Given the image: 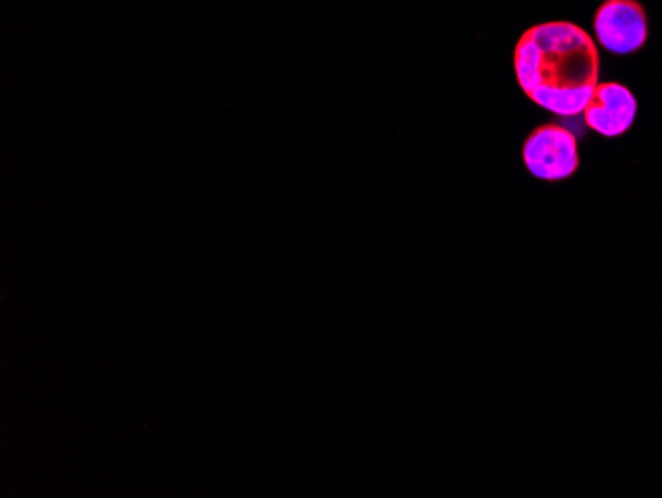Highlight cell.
Here are the masks:
<instances>
[{"instance_id":"obj_1","label":"cell","mask_w":662,"mask_h":498,"mask_svg":"<svg viewBox=\"0 0 662 498\" xmlns=\"http://www.w3.org/2000/svg\"><path fill=\"white\" fill-rule=\"evenodd\" d=\"M517 84L549 114H584L599 84V50L574 22L555 20L526 30L514 50Z\"/></svg>"},{"instance_id":"obj_2","label":"cell","mask_w":662,"mask_h":498,"mask_svg":"<svg viewBox=\"0 0 662 498\" xmlns=\"http://www.w3.org/2000/svg\"><path fill=\"white\" fill-rule=\"evenodd\" d=\"M522 157L527 171L542 181H564L579 167L577 139L559 124L536 127L524 141Z\"/></svg>"},{"instance_id":"obj_3","label":"cell","mask_w":662,"mask_h":498,"mask_svg":"<svg viewBox=\"0 0 662 498\" xmlns=\"http://www.w3.org/2000/svg\"><path fill=\"white\" fill-rule=\"evenodd\" d=\"M597 42L617 56L633 54L649 40V20L637 0H605L595 12Z\"/></svg>"},{"instance_id":"obj_4","label":"cell","mask_w":662,"mask_h":498,"mask_svg":"<svg viewBox=\"0 0 662 498\" xmlns=\"http://www.w3.org/2000/svg\"><path fill=\"white\" fill-rule=\"evenodd\" d=\"M589 129L605 137H619L633 127L637 118V99L633 92L617 82L597 84L594 98L584 112Z\"/></svg>"}]
</instances>
